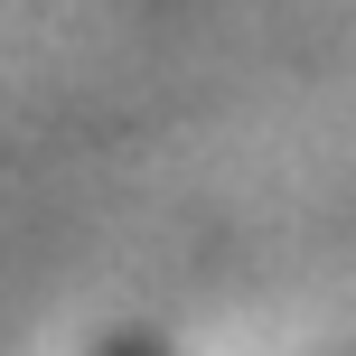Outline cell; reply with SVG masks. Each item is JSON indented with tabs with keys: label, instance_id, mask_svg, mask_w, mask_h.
<instances>
[{
	"label": "cell",
	"instance_id": "obj_1",
	"mask_svg": "<svg viewBox=\"0 0 356 356\" xmlns=\"http://www.w3.org/2000/svg\"><path fill=\"white\" fill-rule=\"evenodd\" d=\"M122 356H131V347H122Z\"/></svg>",
	"mask_w": 356,
	"mask_h": 356
}]
</instances>
